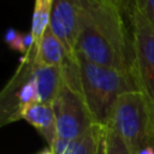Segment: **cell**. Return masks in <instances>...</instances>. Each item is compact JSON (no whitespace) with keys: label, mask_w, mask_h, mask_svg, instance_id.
I'll list each match as a JSON object with an SVG mask.
<instances>
[{"label":"cell","mask_w":154,"mask_h":154,"mask_svg":"<svg viewBox=\"0 0 154 154\" xmlns=\"http://www.w3.org/2000/svg\"><path fill=\"white\" fill-rule=\"evenodd\" d=\"M126 10L134 49L132 73L138 91L147 101L154 137V25L130 0Z\"/></svg>","instance_id":"cell-3"},{"label":"cell","mask_w":154,"mask_h":154,"mask_svg":"<svg viewBox=\"0 0 154 154\" xmlns=\"http://www.w3.org/2000/svg\"><path fill=\"white\" fill-rule=\"evenodd\" d=\"M81 16V0H54L48 29L63 43L71 60L76 59V45Z\"/></svg>","instance_id":"cell-7"},{"label":"cell","mask_w":154,"mask_h":154,"mask_svg":"<svg viewBox=\"0 0 154 154\" xmlns=\"http://www.w3.org/2000/svg\"><path fill=\"white\" fill-rule=\"evenodd\" d=\"M52 106L57 120L58 138L63 141L72 142L94 125L81 93L65 73Z\"/></svg>","instance_id":"cell-6"},{"label":"cell","mask_w":154,"mask_h":154,"mask_svg":"<svg viewBox=\"0 0 154 154\" xmlns=\"http://www.w3.org/2000/svg\"><path fill=\"white\" fill-rule=\"evenodd\" d=\"M28 53L32 57L34 61L41 66L64 67L71 60L63 43L49 29L43 32Z\"/></svg>","instance_id":"cell-8"},{"label":"cell","mask_w":154,"mask_h":154,"mask_svg":"<svg viewBox=\"0 0 154 154\" xmlns=\"http://www.w3.org/2000/svg\"><path fill=\"white\" fill-rule=\"evenodd\" d=\"M5 41L7 46L17 52H19L22 55H25L28 52H30L35 45L34 37L31 32H19L13 28H10L5 34Z\"/></svg>","instance_id":"cell-12"},{"label":"cell","mask_w":154,"mask_h":154,"mask_svg":"<svg viewBox=\"0 0 154 154\" xmlns=\"http://www.w3.org/2000/svg\"><path fill=\"white\" fill-rule=\"evenodd\" d=\"M123 13L124 10L113 4L81 0L76 54L94 64L132 73V37Z\"/></svg>","instance_id":"cell-1"},{"label":"cell","mask_w":154,"mask_h":154,"mask_svg":"<svg viewBox=\"0 0 154 154\" xmlns=\"http://www.w3.org/2000/svg\"><path fill=\"white\" fill-rule=\"evenodd\" d=\"M95 154H106V142H105V130L100 137V141H99V144H97V149H96V153Z\"/></svg>","instance_id":"cell-16"},{"label":"cell","mask_w":154,"mask_h":154,"mask_svg":"<svg viewBox=\"0 0 154 154\" xmlns=\"http://www.w3.org/2000/svg\"><path fill=\"white\" fill-rule=\"evenodd\" d=\"M65 76L81 93L94 124L106 126L117 100L125 93L138 91L134 73L94 64L76 54L64 67Z\"/></svg>","instance_id":"cell-2"},{"label":"cell","mask_w":154,"mask_h":154,"mask_svg":"<svg viewBox=\"0 0 154 154\" xmlns=\"http://www.w3.org/2000/svg\"><path fill=\"white\" fill-rule=\"evenodd\" d=\"M107 125L116 130L131 154H137L153 137L150 112L140 91L125 93L117 100Z\"/></svg>","instance_id":"cell-4"},{"label":"cell","mask_w":154,"mask_h":154,"mask_svg":"<svg viewBox=\"0 0 154 154\" xmlns=\"http://www.w3.org/2000/svg\"><path fill=\"white\" fill-rule=\"evenodd\" d=\"M106 154H131L128 146L111 126H105Z\"/></svg>","instance_id":"cell-13"},{"label":"cell","mask_w":154,"mask_h":154,"mask_svg":"<svg viewBox=\"0 0 154 154\" xmlns=\"http://www.w3.org/2000/svg\"><path fill=\"white\" fill-rule=\"evenodd\" d=\"M96 1L107 2V4H113V5L119 6V7L123 8V10H126V8H128V5H129V0H96Z\"/></svg>","instance_id":"cell-15"},{"label":"cell","mask_w":154,"mask_h":154,"mask_svg":"<svg viewBox=\"0 0 154 154\" xmlns=\"http://www.w3.org/2000/svg\"><path fill=\"white\" fill-rule=\"evenodd\" d=\"M154 25V0H130Z\"/></svg>","instance_id":"cell-14"},{"label":"cell","mask_w":154,"mask_h":154,"mask_svg":"<svg viewBox=\"0 0 154 154\" xmlns=\"http://www.w3.org/2000/svg\"><path fill=\"white\" fill-rule=\"evenodd\" d=\"M53 1L54 0H35L31 29H30V32L34 37L35 43L49 26Z\"/></svg>","instance_id":"cell-11"},{"label":"cell","mask_w":154,"mask_h":154,"mask_svg":"<svg viewBox=\"0 0 154 154\" xmlns=\"http://www.w3.org/2000/svg\"><path fill=\"white\" fill-rule=\"evenodd\" d=\"M40 102L34 73V60L28 53L22 55L19 65L0 94V125L22 119L23 111L31 103Z\"/></svg>","instance_id":"cell-5"},{"label":"cell","mask_w":154,"mask_h":154,"mask_svg":"<svg viewBox=\"0 0 154 154\" xmlns=\"http://www.w3.org/2000/svg\"><path fill=\"white\" fill-rule=\"evenodd\" d=\"M105 126L94 124L81 137L72 141L66 154H95Z\"/></svg>","instance_id":"cell-10"},{"label":"cell","mask_w":154,"mask_h":154,"mask_svg":"<svg viewBox=\"0 0 154 154\" xmlns=\"http://www.w3.org/2000/svg\"><path fill=\"white\" fill-rule=\"evenodd\" d=\"M22 119L32 125L51 148L58 140L57 120L52 103L34 102L22 113Z\"/></svg>","instance_id":"cell-9"}]
</instances>
